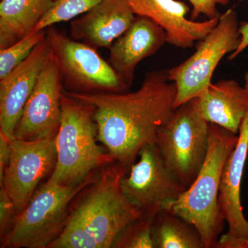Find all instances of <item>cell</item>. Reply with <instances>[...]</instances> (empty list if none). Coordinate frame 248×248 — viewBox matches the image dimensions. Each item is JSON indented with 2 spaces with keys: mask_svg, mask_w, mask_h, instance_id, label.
Here are the masks:
<instances>
[{
  "mask_svg": "<svg viewBox=\"0 0 248 248\" xmlns=\"http://www.w3.org/2000/svg\"><path fill=\"white\" fill-rule=\"evenodd\" d=\"M170 81L169 72L159 70L147 73L133 93H66L94 107L98 140L116 162L130 169L175 109L177 86Z\"/></svg>",
  "mask_w": 248,
  "mask_h": 248,
  "instance_id": "cell-1",
  "label": "cell"
},
{
  "mask_svg": "<svg viewBox=\"0 0 248 248\" xmlns=\"http://www.w3.org/2000/svg\"><path fill=\"white\" fill-rule=\"evenodd\" d=\"M130 169L117 162L104 166L76 203L50 248H110L131 222L142 217L124 195L120 181Z\"/></svg>",
  "mask_w": 248,
  "mask_h": 248,
  "instance_id": "cell-2",
  "label": "cell"
},
{
  "mask_svg": "<svg viewBox=\"0 0 248 248\" xmlns=\"http://www.w3.org/2000/svg\"><path fill=\"white\" fill-rule=\"evenodd\" d=\"M238 140L239 135L209 123L208 153L200 173L190 187L164 209L193 225L205 248H215L226 222L218 205L220 182Z\"/></svg>",
  "mask_w": 248,
  "mask_h": 248,
  "instance_id": "cell-3",
  "label": "cell"
},
{
  "mask_svg": "<svg viewBox=\"0 0 248 248\" xmlns=\"http://www.w3.org/2000/svg\"><path fill=\"white\" fill-rule=\"evenodd\" d=\"M62 120L56 136L57 161L48 185L78 186L94 170L116 162L97 143L94 108L63 92Z\"/></svg>",
  "mask_w": 248,
  "mask_h": 248,
  "instance_id": "cell-4",
  "label": "cell"
},
{
  "mask_svg": "<svg viewBox=\"0 0 248 248\" xmlns=\"http://www.w3.org/2000/svg\"><path fill=\"white\" fill-rule=\"evenodd\" d=\"M155 143L168 169L188 188L208 150L209 123L201 115L197 97L174 109L158 130Z\"/></svg>",
  "mask_w": 248,
  "mask_h": 248,
  "instance_id": "cell-5",
  "label": "cell"
},
{
  "mask_svg": "<svg viewBox=\"0 0 248 248\" xmlns=\"http://www.w3.org/2000/svg\"><path fill=\"white\" fill-rule=\"evenodd\" d=\"M91 179L78 186L43 184L17 214L1 247L48 248L63 229L69 203Z\"/></svg>",
  "mask_w": 248,
  "mask_h": 248,
  "instance_id": "cell-6",
  "label": "cell"
},
{
  "mask_svg": "<svg viewBox=\"0 0 248 248\" xmlns=\"http://www.w3.org/2000/svg\"><path fill=\"white\" fill-rule=\"evenodd\" d=\"M240 24L233 9L221 15L218 23L200 40L195 53L178 66L168 70L169 80L177 86L174 108L198 97L212 84L217 65L228 53L237 50L241 42Z\"/></svg>",
  "mask_w": 248,
  "mask_h": 248,
  "instance_id": "cell-7",
  "label": "cell"
},
{
  "mask_svg": "<svg viewBox=\"0 0 248 248\" xmlns=\"http://www.w3.org/2000/svg\"><path fill=\"white\" fill-rule=\"evenodd\" d=\"M46 38L68 92L121 93L128 89L97 49L67 37L53 26L46 29Z\"/></svg>",
  "mask_w": 248,
  "mask_h": 248,
  "instance_id": "cell-8",
  "label": "cell"
},
{
  "mask_svg": "<svg viewBox=\"0 0 248 248\" xmlns=\"http://www.w3.org/2000/svg\"><path fill=\"white\" fill-rule=\"evenodd\" d=\"M138 162L121 179L124 195L143 217H155L187 188L165 164L159 148L153 143L139 153Z\"/></svg>",
  "mask_w": 248,
  "mask_h": 248,
  "instance_id": "cell-9",
  "label": "cell"
},
{
  "mask_svg": "<svg viewBox=\"0 0 248 248\" xmlns=\"http://www.w3.org/2000/svg\"><path fill=\"white\" fill-rule=\"evenodd\" d=\"M9 161L1 187L14 202L17 213L30 203L39 183L56 164V137L43 140H9Z\"/></svg>",
  "mask_w": 248,
  "mask_h": 248,
  "instance_id": "cell-10",
  "label": "cell"
},
{
  "mask_svg": "<svg viewBox=\"0 0 248 248\" xmlns=\"http://www.w3.org/2000/svg\"><path fill=\"white\" fill-rule=\"evenodd\" d=\"M63 88L58 64L50 54L15 128V138L33 141L57 136L61 124Z\"/></svg>",
  "mask_w": 248,
  "mask_h": 248,
  "instance_id": "cell-11",
  "label": "cell"
},
{
  "mask_svg": "<svg viewBox=\"0 0 248 248\" xmlns=\"http://www.w3.org/2000/svg\"><path fill=\"white\" fill-rule=\"evenodd\" d=\"M248 154V112L240 127L236 146L222 170L218 205L228 231L219 236L215 248H248V221L241 200V182Z\"/></svg>",
  "mask_w": 248,
  "mask_h": 248,
  "instance_id": "cell-12",
  "label": "cell"
},
{
  "mask_svg": "<svg viewBox=\"0 0 248 248\" xmlns=\"http://www.w3.org/2000/svg\"><path fill=\"white\" fill-rule=\"evenodd\" d=\"M50 54L45 37L25 60L0 79V133L9 140L14 138L16 125Z\"/></svg>",
  "mask_w": 248,
  "mask_h": 248,
  "instance_id": "cell-13",
  "label": "cell"
},
{
  "mask_svg": "<svg viewBox=\"0 0 248 248\" xmlns=\"http://www.w3.org/2000/svg\"><path fill=\"white\" fill-rule=\"evenodd\" d=\"M135 16L150 18L162 28L167 43L178 48H192L203 40L218 23L219 17L204 22L187 19L190 9L177 0H127Z\"/></svg>",
  "mask_w": 248,
  "mask_h": 248,
  "instance_id": "cell-14",
  "label": "cell"
},
{
  "mask_svg": "<svg viewBox=\"0 0 248 248\" xmlns=\"http://www.w3.org/2000/svg\"><path fill=\"white\" fill-rule=\"evenodd\" d=\"M166 43L167 36L162 28L150 18L136 16L130 27L108 48V63L129 89L139 63Z\"/></svg>",
  "mask_w": 248,
  "mask_h": 248,
  "instance_id": "cell-15",
  "label": "cell"
},
{
  "mask_svg": "<svg viewBox=\"0 0 248 248\" xmlns=\"http://www.w3.org/2000/svg\"><path fill=\"white\" fill-rule=\"evenodd\" d=\"M135 17L127 0H101L72 21L70 37L95 49L109 48Z\"/></svg>",
  "mask_w": 248,
  "mask_h": 248,
  "instance_id": "cell-16",
  "label": "cell"
},
{
  "mask_svg": "<svg viewBox=\"0 0 248 248\" xmlns=\"http://www.w3.org/2000/svg\"><path fill=\"white\" fill-rule=\"evenodd\" d=\"M201 115L215 124L239 135L248 112V90L233 79L211 84L197 97Z\"/></svg>",
  "mask_w": 248,
  "mask_h": 248,
  "instance_id": "cell-17",
  "label": "cell"
},
{
  "mask_svg": "<svg viewBox=\"0 0 248 248\" xmlns=\"http://www.w3.org/2000/svg\"><path fill=\"white\" fill-rule=\"evenodd\" d=\"M55 0H1L0 49L31 33Z\"/></svg>",
  "mask_w": 248,
  "mask_h": 248,
  "instance_id": "cell-18",
  "label": "cell"
},
{
  "mask_svg": "<svg viewBox=\"0 0 248 248\" xmlns=\"http://www.w3.org/2000/svg\"><path fill=\"white\" fill-rule=\"evenodd\" d=\"M152 236L155 248H205L193 225L166 210L155 216Z\"/></svg>",
  "mask_w": 248,
  "mask_h": 248,
  "instance_id": "cell-19",
  "label": "cell"
},
{
  "mask_svg": "<svg viewBox=\"0 0 248 248\" xmlns=\"http://www.w3.org/2000/svg\"><path fill=\"white\" fill-rule=\"evenodd\" d=\"M101 0H55L32 31L46 30L53 24L76 19L89 11Z\"/></svg>",
  "mask_w": 248,
  "mask_h": 248,
  "instance_id": "cell-20",
  "label": "cell"
},
{
  "mask_svg": "<svg viewBox=\"0 0 248 248\" xmlns=\"http://www.w3.org/2000/svg\"><path fill=\"white\" fill-rule=\"evenodd\" d=\"M45 37L46 30L32 31L14 45L0 49V79H4L25 60Z\"/></svg>",
  "mask_w": 248,
  "mask_h": 248,
  "instance_id": "cell-21",
  "label": "cell"
},
{
  "mask_svg": "<svg viewBox=\"0 0 248 248\" xmlns=\"http://www.w3.org/2000/svg\"><path fill=\"white\" fill-rule=\"evenodd\" d=\"M155 217H141L122 231L114 244L115 248H155L152 236Z\"/></svg>",
  "mask_w": 248,
  "mask_h": 248,
  "instance_id": "cell-22",
  "label": "cell"
},
{
  "mask_svg": "<svg viewBox=\"0 0 248 248\" xmlns=\"http://www.w3.org/2000/svg\"><path fill=\"white\" fill-rule=\"evenodd\" d=\"M12 200L4 187L0 190V234L3 237L9 232L17 215Z\"/></svg>",
  "mask_w": 248,
  "mask_h": 248,
  "instance_id": "cell-23",
  "label": "cell"
},
{
  "mask_svg": "<svg viewBox=\"0 0 248 248\" xmlns=\"http://www.w3.org/2000/svg\"><path fill=\"white\" fill-rule=\"evenodd\" d=\"M192 6V18L195 19L200 15L206 16L208 19L220 17L217 11L218 5H227L230 0H188Z\"/></svg>",
  "mask_w": 248,
  "mask_h": 248,
  "instance_id": "cell-24",
  "label": "cell"
},
{
  "mask_svg": "<svg viewBox=\"0 0 248 248\" xmlns=\"http://www.w3.org/2000/svg\"><path fill=\"white\" fill-rule=\"evenodd\" d=\"M9 139L0 133V180L9 161Z\"/></svg>",
  "mask_w": 248,
  "mask_h": 248,
  "instance_id": "cell-25",
  "label": "cell"
},
{
  "mask_svg": "<svg viewBox=\"0 0 248 248\" xmlns=\"http://www.w3.org/2000/svg\"><path fill=\"white\" fill-rule=\"evenodd\" d=\"M239 32L241 34V42L236 51L231 54L228 60H234L238 55H240L243 51L248 47V22H242L240 24Z\"/></svg>",
  "mask_w": 248,
  "mask_h": 248,
  "instance_id": "cell-26",
  "label": "cell"
},
{
  "mask_svg": "<svg viewBox=\"0 0 248 248\" xmlns=\"http://www.w3.org/2000/svg\"><path fill=\"white\" fill-rule=\"evenodd\" d=\"M244 87L248 90V71L246 73L244 77Z\"/></svg>",
  "mask_w": 248,
  "mask_h": 248,
  "instance_id": "cell-27",
  "label": "cell"
}]
</instances>
